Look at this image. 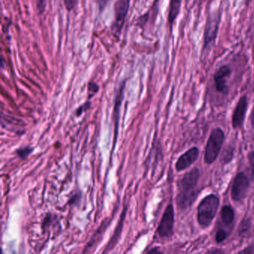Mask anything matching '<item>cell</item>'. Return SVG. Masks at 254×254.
Here are the masks:
<instances>
[{"label":"cell","mask_w":254,"mask_h":254,"mask_svg":"<svg viewBox=\"0 0 254 254\" xmlns=\"http://www.w3.org/2000/svg\"><path fill=\"white\" fill-rule=\"evenodd\" d=\"M251 227V221L249 218H244L242 222L240 223V225L239 227V236H244L246 234Z\"/></svg>","instance_id":"obj_14"},{"label":"cell","mask_w":254,"mask_h":254,"mask_svg":"<svg viewBox=\"0 0 254 254\" xmlns=\"http://www.w3.org/2000/svg\"><path fill=\"white\" fill-rule=\"evenodd\" d=\"M174 222H175V212L173 205L169 203L165 209L161 221L157 227V233L162 239H169L173 235Z\"/></svg>","instance_id":"obj_6"},{"label":"cell","mask_w":254,"mask_h":254,"mask_svg":"<svg viewBox=\"0 0 254 254\" xmlns=\"http://www.w3.org/2000/svg\"><path fill=\"white\" fill-rule=\"evenodd\" d=\"M248 105L247 96H242L235 108L233 118H232V124L234 128L241 127L243 124L245 114H246L247 109H248Z\"/></svg>","instance_id":"obj_10"},{"label":"cell","mask_w":254,"mask_h":254,"mask_svg":"<svg viewBox=\"0 0 254 254\" xmlns=\"http://www.w3.org/2000/svg\"><path fill=\"white\" fill-rule=\"evenodd\" d=\"M148 253H160V251H159L156 248V249L151 250V251H148Z\"/></svg>","instance_id":"obj_25"},{"label":"cell","mask_w":254,"mask_h":254,"mask_svg":"<svg viewBox=\"0 0 254 254\" xmlns=\"http://www.w3.org/2000/svg\"><path fill=\"white\" fill-rule=\"evenodd\" d=\"M198 169L194 168L187 172L178 181L177 205L181 209H186L191 206L197 197V185L198 182Z\"/></svg>","instance_id":"obj_1"},{"label":"cell","mask_w":254,"mask_h":254,"mask_svg":"<svg viewBox=\"0 0 254 254\" xmlns=\"http://www.w3.org/2000/svg\"><path fill=\"white\" fill-rule=\"evenodd\" d=\"M90 105H91V102H87L86 103H84V105H81V107H79V108L77 109L76 115L78 116V117L81 116L84 111H87V110H88L89 108H90Z\"/></svg>","instance_id":"obj_21"},{"label":"cell","mask_w":254,"mask_h":254,"mask_svg":"<svg viewBox=\"0 0 254 254\" xmlns=\"http://www.w3.org/2000/svg\"><path fill=\"white\" fill-rule=\"evenodd\" d=\"M199 155L198 148L196 147L190 148L188 151H186L183 155L178 158L177 161L175 168L178 172L185 170L187 168L190 167L192 163L197 160Z\"/></svg>","instance_id":"obj_11"},{"label":"cell","mask_w":254,"mask_h":254,"mask_svg":"<svg viewBox=\"0 0 254 254\" xmlns=\"http://www.w3.org/2000/svg\"><path fill=\"white\" fill-rule=\"evenodd\" d=\"M232 69L230 65L224 64L220 66L214 74V83L217 92L221 94H227L229 91L227 81L231 76Z\"/></svg>","instance_id":"obj_8"},{"label":"cell","mask_w":254,"mask_h":254,"mask_svg":"<svg viewBox=\"0 0 254 254\" xmlns=\"http://www.w3.org/2000/svg\"><path fill=\"white\" fill-rule=\"evenodd\" d=\"M126 82H127L126 80H124V81L120 83V87H119L117 94H116L115 99H114V113H113V119H114V145H113V150H114V148H115V145L117 140V136H118L120 108H121L122 103H123V99H124Z\"/></svg>","instance_id":"obj_7"},{"label":"cell","mask_w":254,"mask_h":254,"mask_svg":"<svg viewBox=\"0 0 254 254\" xmlns=\"http://www.w3.org/2000/svg\"><path fill=\"white\" fill-rule=\"evenodd\" d=\"M182 0H170L169 2V14H168V25L171 33L172 32L175 22L176 21L181 11Z\"/></svg>","instance_id":"obj_12"},{"label":"cell","mask_w":254,"mask_h":254,"mask_svg":"<svg viewBox=\"0 0 254 254\" xmlns=\"http://www.w3.org/2000/svg\"><path fill=\"white\" fill-rule=\"evenodd\" d=\"M219 206V198L211 194L205 197L197 207V221L200 226L209 227L216 215Z\"/></svg>","instance_id":"obj_2"},{"label":"cell","mask_w":254,"mask_h":254,"mask_svg":"<svg viewBox=\"0 0 254 254\" xmlns=\"http://www.w3.org/2000/svg\"><path fill=\"white\" fill-rule=\"evenodd\" d=\"M224 139V133L221 128L218 127L212 130L205 148V163L211 164L215 161L221 151Z\"/></svg>","instance_id":"obj_4"},{"label":"cell","mask_w":254,"mask_h":254,"mask_svg":"<svg viewBox=\"0 0 254 254\" xmlns=\"http://www.w3.org/2000/svg\"><path fill=\"white\" fill-rule=\"evenodd\" d=\"M130 0H117L114 3V20L111 26L113 35L119 41L128 13Z\"/></svg>","instance_id":"obj_3"},{"label":"cell","mask_w":254,"mask_h":254,"mask_svg":"<svg viewBox=\"0 0 254 254\" xmlns=\"http://www.w3.org/2000/svg\"><path fill=\"white\" fill-rule=\"evenodd\" d=\"M251 123L253 127H254V107L253 108L251 113Z\"/></svg>","instance_id":"obj_24"},{"label":"cell","mask_w":254,"mask_h":254,"mask_svg":"<svg viewBox=\"0 0 254 254\" xmlns=\"http://www.w3.org/2000/svg\"><path fill=\"white\" fill-rule=\"evenodd\" d=\"M228 236V233L224 230H219L217 232L216 236H215V241L217 243H221L223 241L225 240Z\"/></svg>","instance_id":"obj_20"},{"label":"cell","mask_w":254,"mask_h":254,"mask_svg":"<svg viewBox=\"0 0 254 254\" xmlns=\"http://www.w3.org/2000/svg\"><path fill=\"white\" fill-rule=\"evenodd\" d=\"M32 151H33V148H32V147L25 146L19 148V149L16 151V152H17L19 157H20L21 159H25L29 157V156L32 154Z\"/></svg>","instance_id":"obj_16"},{"label":"cell","mask_w":254,"mask_h":254,"mask_svg":"<svg viewBox=\"0 0 254 254\" xmlns=\"http://www.w3.org/2000/svg\"><path fill=\"white\" fill-rule=\"evenodd\" d=\"M37 9L39 15H43L47 9V0H36Z\"/></svg>","instance_id":"obj_18"},{"label":"cell","mask_w":254,"mask_h":254,"mask_svg":"<svg viewBox=\"0 0 254 254\" xmlns=\"http://www.w3.org/2000/svg\"><path fill=\"white\" fill-rule=\"evenodd\" d=\"M248 161H249L250 165L253 170L254 171V151H251L248 156Z\"/></svg>","instance_id":"obj_23"},{"label":"cell","mask_w":254,"mask_h":254,"mask_svg":"<svg viewBox=\"0 0 254 254\" xmlns=\"http://www.w3.org/2000/svg\"><path fill=\"white\" fill-rule=\"evenodd\" d=\"M233 156V148H228L227 149L224 150L221 155V160L223 163H227L231 161Z\"/></svg>","instance_id":"obj_17"},{"label":"cell","mask_w":254,"mask_h":254,"mask_svg":"<svg viewBox=\"0 0 254 254\" xmlns=\"http://www.w3.org/2000/svg\"><path fill=\"white\" fill-rule=\"evenodd\" d=\"M99 91V86L95 81H90L87 84L88 99H92Z\"/></svg>","instance_id":"obj_15"},{"label":"cell","mask_w":254,"mask_h":254,"mask_svg":"<svg viewBox=\"0 0 254 254\" xmlns=\"http://www.w3.org/2000/svg\"><path fill=\"white\" fill-rule=\"evenodd\" d=\"M234 210L231 206L229 205H225L223 206L221 211V218L226 225H231L234 221Z\"/></svg>","instance_id":"obj_13"},{"label":"cell","mask_w":254,"mask_h":254,"mask_svg":"<svg viewBox=\"0 0 254 254\" xmlns=\"http://www.w3.org/2000/svg\"><path fill=\"white\" fill-rule=\"evenodd\" d=\"M221 21V14L215 12L208 17L203 34V50H206L215 43Z\"/></svg>","instance_id":"obj_5"},{"label":"cell","mask_w":254,"mask_h":254,"mask_svg":"<svg viewBox=\"0 0 254 254\" xmlns=\"http://www.w3.org/2000/svg\"><path fill=\"white\" fill-rule=\"evenodd\" d=\"M249 182L248 178L243 172L236 175L233 181L231 190L232 199L235 201H239L245 198L248 192Z\"/></svg>","instance_id":"obj_9"},{"label":"cell","mask_w":254,"mask_h":254,"mask_svg":"<svg viewBox=\"0 0 254 254\" xmlns=\"http://www.w3.org/2000/svg\"><path fill=\"white\" fill-rule=\"evenodd\" d=\"M64 3L66 11L70 12V11H73L78 5V0H64Z\"/></svg>","instance_id":"obj_19"},{"label":"cell","mask_w":254,"mask_h":254,"mask_svg":"<svg viewBox=\"0 0 254 254\" xmlns=\"http://www.w3.org/2000/svg\"><path fill=\"white\" fill-rule=\"evenodd\" d=\"M111 0H98V4H99V11H102L105 8H106L107 5Z\"/></svg>","instance_id":"obj_22"}]
</instances>
